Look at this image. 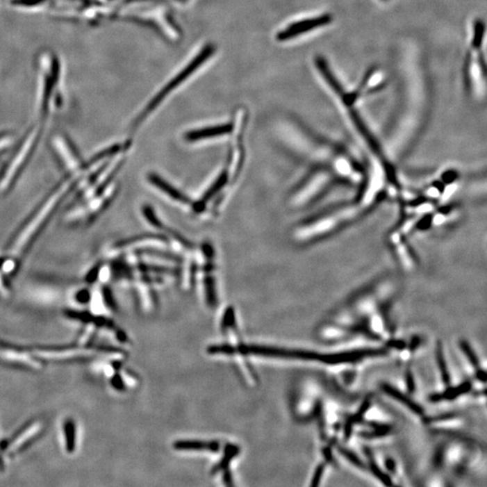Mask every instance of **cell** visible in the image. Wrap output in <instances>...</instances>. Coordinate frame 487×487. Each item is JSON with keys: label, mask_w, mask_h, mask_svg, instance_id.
<instances>
[{"label": "cell", "mask_w": 487, "mask_h": 487, "mask_svg": "<svg viewBox=\"0 0 487 487\" xmlns=\"http://www.w3.org/2000/svg\"><path fill=\"white\" fill-rule=\"evenodd\" d=\"M38 78L36 108L41 120H45L54 108L62 81V63L56 53L44 51L39 54Z\"/></svg>", "instance_id": "obj_1"}, {"label": "cell", "mask_w": 487, "mask_h": 487, "mask_svg": "<svg viewBox=\"0 0 487 487\" xmlns=\"http://www.w3.org/2000/svg\"><path fill=\"white\" fill-rule=\"evenodd\" d=\"M75 176L69 178L67 181L63 183L58 189L54 190L51 195L48 197L47 201L39 207L34 215L30 217L28 222L25 224L23 229H21L17 237L15 238L13 243L11 245V251L15 256H20L25 253L27 248L33 243L35 238L38 237L39 232L44 229L45 224L50 219L51 214L58 207L60 202L62 201L63 197L66 195L68 190L74 183Z\"/></svg>", "instance_id": "obj_2"}, {"label": "cell", "mask_w": 487, "mask_h": 487, "mask_svg": "<svg viewBox=\"0 0 487 487\" xmlns=\"http://www.w3.org/2000/svg\"><path fill=\"white\" fill-rule=\"evenodd\" d=\"M213 51L214 48L213 47H205L204 50L202 51L201 53L198 54V56H197L195 58L193 59L192 62H190L189 65L183 69V71L180 72L179 74L176 75V76L172 79L170 83H168L167 85H165V87L163 88L158 94L154 96L152 101L148 103L147 107L142 110L140 115H139L137 119H135V123L133 124L132 129H138V126L143 123L144 121L146 120L147 117L149 116V115L152 113V112L156 110L157 107H158L160 103H161L163 99H165V97L167 96L169 93H171L172 90L175 89V88L179 86L180 84L183 83V81H185L190 74H192L193 72L196 71L197 68H199V66L204 63V60H207L208 57L211 56Z\"/></svg>", "instance_id": "obj_3"}, {"label": "cell", "mask_w": 487, "mask_h": 487, "mask_svg": "<svg viewBox=\"0 0 487 487\" xmlns=\"http://www.w3.org/2000/svg\"><path fill=\"white\" fill-rule=\"evenodd\" d=\"M40 132V126H35L27 133L26 137L21 144L19 150L15 154L7 171L3 175L1 183H0L2 190L10 188L15 181L19 176L20 172L23 171V168L25 167L26 163L28 162L29 157L31 156L33 151L35 149Z\"/></svg>", "instance_id": "obj_4"}, {"label": "cell", "mask_w": 487, "mask_h": 487, "mask_svg": "<svg viewBox=\"0 0 487 487\" xmlns=\"http://www.w3.org/2000/svg\"><path fill=\"white\" fill-rule=\"evenodd\" d=\"M44 424L40 420H35L21 429L13 437L10 438L4 446H1V452L8 456L17 455L24 449L34 443L39 437L43 434Z\"/></svg>", "instance_id": "obj_5"}, {"label": "cell", "mask_w": 487, "mask_h": 487, "mask_svg": "<svg viewBox=\"0 0 487 487\" xmlns=\"http://www.w3.org/2000/svg\"><path fill=\"white\" fill-rule=\"evenodd\" d=\"M485 35V21L477 18L474 22L473 35H472L470 47L468 48L467 53H465L464 63H463V86H464L465 92L468 94H470L472 89L471 67L472 65H473L474 54H476L477 50L482 49Z\"/></svg>", "instance_id": "obj_6"}, {"label": "cell", "mask_w": 487, "mask_h": 487, "mask_svg": "<svg viewBox=\"0 0 487 487\" xmlns=\"http://www.w3.org/2000/svg\"><path fill=\"white\" fill-rule=\"evenodd\" d=\"M334 17L331 13L320 15L315 17L307 18V19L296 21L290 24L286 28L278 33L276 38L278 41H288L290 39L306 34L320 27L331 25L333 22Z\"/></svg>", "instance_id": "obj_7"}, {"label": "cell", "mask_w": 487, "mask_h": 487, "mask_svg": "<svg viewBox=\"0 0 487 487\" xmlns=\"http://www.w3.org/2000/svg\"><path fill=\"white\" fill-rule=\"evenodd\" d=\"M53 147L69 174L77 175L83 171L80 157L67 138L63 135H56L53 138Z\"/></svg>", "instance_id": "obj_8"}, {"label": "cell", "mask_w": 487, "mask_h": 487, "mask_svg": "<svg viewBox=\"0 0 487 487\" xmlns=\"http://www.w3.org/2000/svg\"><path fill=\"white\" fill-rule=\"evenodd\" d=\"M205 257L204 265V288L208 304L215 306L217 304L216 284L214 280V251L210 245H204L202 247Z\"/></svg>", "instance_id": "obj_9"}, {"label": "cell", "mask_w": 487, "mask_h": 487, "mask_svg": "<svg viewBox=\"0 0 487 487\" xmlns=\"http://www.w3.org/2000/svg\"><path fill=\"white\" fill-rule=\"evenodd\" d=\"M147 179L154 188L160 190L163 195L170 198L172 201L183 205H192V201L185 193L172 185L169 181L163 179L160 175L150 172L147 174ZM192 207V206H190Z\"/></svg>", "instance_id": "obj_10"}, {"label": "cell", "mask_w": 487, "mask_h": 487, "mask_svg": "<svg viewBox=\"0 0 487 487\" xmlns=\"http://www.w3.org/2000/svg\"><path fill=\"white\" fill-rule=\"evenodd\" d=\"M232 131V124H222V125L210 126V128L190 130L186 133L184 138L190 143H196V142L205 140V139L223 137V135L231 134Z\"/></svg>", "instance_id": "obj_11"}, {"label": "cell", "mask_w": 487, "mask_h": 487, "mask_svg": "<svg viewBox=\"0 0 487 487\" xmlns=\"http://www.w3.org/2000/svg\"><path fill=\"white\" fill-rule=\"evenodd\" d=\"M174 447L177 450H205V452H217L220 449V443L215 440H183L175 441Z\"/></svg>", "instance_id": "obj_12"}, {"label": "cell", "mask_w": 487, "mask_h": 487, "mask_svg": "<svg viewBox=\"0 0 487 487\" xmlns=\"http://www.w3.org/2000/svg\"><path fill=\"white\" fill-rule=\"evenodd\" d=\"M63 445L68 454L75 452L77 447V425L72 418L65 420L63 423Z\"/></svg>", "instance_id": "obj_13"}, {"label": "cell", "mask_w": 487, "mask_h": 487, "mask_svg": "<svg viewBox=\"0 0 487 487\" xmlns=\"http://www.w3.org/2000/svg\"><path fill=\"white\" fill-rule=\"evenodd\" d=\"M238 452H240V449H238L237 446H235V445H228V446L226 447L225 452H224L222 461L214 468L213 472L217 470H223L225 472V473H224L223 480L225 481L226 485H231V474L226 473V470H228L232 459L238 455Z\"/></svg>", "instance_id": "obj_14"}, {"label": "cell", "mask_w": 487, "mask_h": 487, "mask_svg": "<svg viewBox=\"0 0 487 487\" xmlns=\"http://www.w3.org/2000/svg\"><path fill=\"white\" fill-rule=\"evenodd\" d=\"M383 391L387 393V395L391 396V397L395 399V400L402 402V404L409 408V409L413 411V413L418 414L422 413V409L418 404L411 401L410 398H408L406 395H404V393L398 391L397 389L393 388V387L388 385H383Z\"/></svg>", "instance_id": "obj_15"}, {"label": "cell", "mask_w": 487, "mask_h": 487, "mask_svg": "<svg viewBox=\"0 0 487 487\" xmlns=\"http://www.w3.org/2000/svg\"><path fill=\"white\" fill-rule=\"evenodd\" d=\"M470 387L471 385L470 383H462L461 386L447 390V391L443 393V395H441V398L446 399V400H453V399L459 397V396H461L463 393L470 391Z\"/></svg>", "instance_id": "obj_16"}, {"label": "cell", "mask_w": 487, "mask_h": 487, "mask_svg": "<svg viewBox=\"0 0 487 487\" xmlns=\"http://www.w3.org/2000/svg\"><path fill=\"white\" fill-rule=\"evenodd\" d=\"M437 356H438V365H440V370L441 372V374H443V380L445 381V383H447V382H449V373H447L446 361H445L443 349H441L440 347H438V349Z\"/></svg>", "instance_id": "obj_17"}, {"label": "cell", "mask_w": 487, "mask_h": 487, "mask_svg": "<svg viewBox=\"0 0 487 487\" xmlns=\"http://www.w3.org/2000/svg\"><path fill=\"white\" fill-rule=\"evenodd\" d=\"M461 349L463 350V352L465 353V355L468 356V358L471 362V364L474 365V367H477V365H479V360H477L476 354H474V351L472 350L468 342H462Z\"/></svg>", "instance_id": "obj_18"}, {"label": "cell", "mask_w": 487, "mask_h": 487, "mask_svg": "<svg viewBox=\"0 0 487 487\" xmlns=\"http://www.w3.org/2000/svg\"><path fill=\"white\" fill-rule=\"evenodd\" d=\"M370 467L374 476H376L377 479H379L383 484H386V485H392V483L390 482L389 477H387L386 474H383V472L377 467V465L374 463L373 459H372L370 462Z\"/></svg>", "instance_id": "obj_19"}, {"label": "cell", "mask_w": 487, "mask_h": 487, "mask_svg": "<svg viewBox=\"0 0 487 487\" xmlns=\"http://www.w3.org/2000/svg\"><path fill=\"white\" fill-rule=\"evenodd\" d=\"M74 299L78 304H86L92 299V295H90V292L88 291V290L83 289L76 292V295L74 296Z\"/></svg>", "instance_id": "obj_20"}, {"label": "cell", "mask_w": 487, "mask_h": 487, "mask_svg": "<svg viewBox=\"0 0 487 487\" xmlns=\"http://www.w3.org/2000/svg\"><path fill=\"white\" fill-rule=\"evenodd\" d=\"M342 453H343L344 456H346V458L349 459V461L352 462L353 464L358 465V467H361L362 462L361 461H360V459H358V456L355 455V454L350 452L349 450L346 449L342 450Z\"/></svg>", "instance_id": "obj_21"}, {"label": "cell", "mask_w": 487, "mask_h": 487, "mask_svg": "<svg viewBox=\"0 0 487 487\" xmlns=\"http://www.w3.org/2000/svg\"><path fill=\"white\" fill-rule=\"evenodd\" d=\"M12 142H13V138L10 135H5L3 137H0V152L7 149V147L10 146Z\"/></svg>", "instance_id": "obj_22"}, {"label": "cell", "mask_w": 487, "mask_h": 487, "mask_svg": "<svg viewBox=\"0 0 487 487\" xmlns=\"http://www.w3.org/2000/svg\"><path fill=\"white\" fill-rule=\"evenodd\" d=\"M323 472H324V465H320V467L317 468L315 474H314L313 482H311V486L319 485L320 481V479H322Z\"/></svg>", "instance_id": "obj_23"}, {"label": "cell", "mask_w": 487, "mask_h": 487, "mask_svg": "<svg viewBox=\"0 0 487 487\" xmlns=\"http://www.w3.org/2000/svg\"><path fill=\"white\" fill-rule=\"evenodd\" d=\"M406 382H407L408 388H409L411 390V391H413V390H414V381H413V376H411V374L410 373L407 374Z\"/></svg>", "instance_id": "obj_24"}, {"label": "cell", "mask_w": 487, "mask_h": 487, "mask_svg": "<svg viewBox=\"0 0 487 487\" xmlns=\"http://www.w3.org/2000/svg\"><path fill=\"white\" fill-rule=\"evenodd\" d=\"M4 459H3L1 449H0V470H3V468H4Z\"/></svg>", "instance_id": "obj_25"}, {"label": "cell", "mask_w": 487, "mask_h": 487, "mask_svg": "<svg viewBox=\"0 0 487 487\" xmlns=\"http://www.w3.org/2000/svg\"><path fill=\"white\" fill-rule=\"evenodd\" d=\"M382 1H388V0H382Z\"/></svg>", "instance_id": "obj_26"}]
</instances>
